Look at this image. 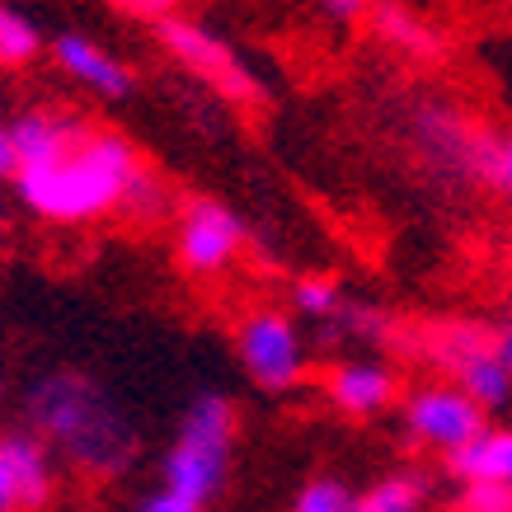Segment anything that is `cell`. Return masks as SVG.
Returning <instances> with one entry per match:
<instances>
[{
  "mask_svg": "<svg viewBox=\"0 0 512 512\" xmlns=\"http://www.w3.org/2000/svg\"><path fill=\"white\" fill-rule=\"evenodd\" d=\"M320 10H325L334 24H357V19L372 15V0H320Z\"/></svg>",
  "mask_w": 512,
  "mask_h": 512,
  "instance_id": "cb8c5ba5",
  "label": "cell"
},
{
  "mask_svg": "<svg viewBox=\"0 0 512 512\" xmlns=\"http://www.w3.org/2000/svg\"><path fill=\"white\" fill-rule=\"evenodd\" d=\"M456 512H512V489H503V484H461Z\"/></svg>",
  "mask_w": 512,
  "mask_h": 512,
  "instance_id": "ffe728a7",
  "label": "cell"
},
{
  "mask_svg": "<svg viewBox=\"0 0 512 512\" xmlns=\"http://www.w3.org/2000/svg\"><path fill=\"white\" fill-rule=\"evenodd\" d=\"M348 503H353V489L339 475H311L292 494V508L287 512H348Z\"/></svg>",
  "mask_w": 512,
  "mask_h": 512,
  "instance_id": "d6986e66",
  "label": "cell"
},
{
  "mask_svg": "<svg viewBox=\"0 0 512 512\" xmlns=\"http://www.w3.org/2000/svg\"><path fill=\"white\" fill-rule=\"evenodd\" d=\"M423 498H428V484L419 470H390L362 494H353L348 512H423Z\"/></svg>",
  "mask_w": 512,
  "mask_h": 512,
  "instance_id": "9a60e30c",
  "label": "cell"
},
{
  "mask_svg": "<svg viewBox=\"0 0 512 512\" xmlns=\"http://www.w3.org/2000/svg\"><path fill=\"white\" fill-rule=\"evenodd\" d=\"M414 141L428 165H437L442 174H456L466 184H489L494 179V146L498 137L484 132L475 118H466L461 109H442V104H428V109L414 113Z\"/></svg>",
  "mask_w": 512,
  "mask_h": 512,
  "instance_id": "9c48e42d",
  "label": "cell"
},
{
  "mask_svg": "<svg viewBox=\"0 0 512 512\" xmlns=\"http://www.w3.org/2000/svg\"><path fill=\"white\" fill-rule=\"evenodd\" d=\"M334 334H348L357 343H390L395 339V320L372 301H343V311L334 315Z\"/></svg>",
  "mask_w": 512,
  "mask_h": 512,
  "instance_id": "ac0fdd59",
  "label": "cell"
},
{
  "mask_svg": "<svg viewBox=\"0 0 512 512\" xmlns=\"http://www.w3.org/2000/svg\"><path fill=\"white\" fill-rule=\"evenodd\" d=\"M400 428L409 437V447L437 451L447 461L451 451L475 442L489 428V419L451 381H423V386L400 395Z\"/></svg>",
  "mask_w": 512,
  "mask_h": 512,
  "instance_id": "ba28073f",
  "label": "cell"
},
{
  "mask_svg": "<svg viewBox=\"0 0 512 512\" xmlns=\"http://www.w3.org/2000/svg\"><path fill=\"white\" fill-rule=\"evenodd\" d=\"M0 480L10 484L19 512H43L57 494V470H52V451L29 433H0Z\"/></svg>",
  "mask_w": 512,
  "mask_h": 512,
  "instance_id": "7c38bea8",
  "label": "cell"
},
{
  "mask_svg": "<svg viewBox=\"0 0 512 512\" xmlns=\"http://www.w3.org/2000/svg\"><path fill=\"white\" fill-rule=\"evenodd\" d=\"M372 29L381 43H390L395 52L414 57V62H442L447 57V38L442 29H433L419 10H409L400 0H372Z\"/></svg>",
  "mask_w": 512,
  "mask_h": 512,
  "instance_id": "4fadbf2b",
  "label": "cell"
},
{
  "mask_svg": "<svg viewBox=\"0 0 512 512\" xmlns=\"http://www.w3.org/2000/svg\"><path fill=\"white\" fill-rule=\"evenodd\" d=\"M15 179V146H10V123H0V184Z\"/></svg>",
  "mask_w": 512,
  "mask_h": 512,
  "instance_id": "484cf974",
  "label": "cell"
},
{
  "mask_svg": "<svg viewBox=\"0 0 512 512\" xmlns=\"http://www.w3.org/2000/svg\"><path fill=\"white\" fill-rule=\"evenodd\" d=\"M43 47H47L43 29H38L24 10H15V5H5V0H0V66H5V71L33 66Z\"/></svg>",
  "mask_w": 512,
  "mask_h": 512,
  "instance_id": "e0dca14e",
  "label": "cell"
},
{
  "mask_svg": "<svg viewBox=\"0 0 512 512\" xmlns=\"http://www.w3.org/2000/svg\"><path fill=\"white\" fill-rule=\"evenodd\" d=\"M423 357L447 372V381L466 395L484 419L503 414L512 404V376L489 348V325L484 320H447L433 325L423 339Z\"/></svg>",
  "mask_w": 512,
  "mask_h": 512,
  "instance_id": "277c9868",
  "label": "cell"
},
{
  "mask_svg": "<svg viewBox=\"0 0 512 512\" xmlns=\"http://www.w3.org/2000/svg\"><path fill=\"white\" fill-rule=\"evenodd\" d=\"M137 512H207V508H198V503L170 494V489H151V494L137 498Z\"/></svg>",
  "mask_w": 512,
  "mask_h": 512,
  "instance_id": "7402d4cb",
  "label": "cell"
},
{
  "mask_svg": "<svg viewBox=\"0 0 512 512\" xmlns=\"http://www.w3.org/2000/svg\"><path fill=\"white\" fill-rule=\"evenodd\" d=\"M109 5L132 19H146V24H160V19H170L184 10V0H109Z\"/></svg>",
  "mask_w": 512,
  "mask_h": 512,
  "instance_id": "44dd1931",
  "label": "cell"
},
{
  "mask_svg": "<svg viewBox=\"0 0 512 512\" xmlns=\"http://www.w3.org/2000/svg\"><path fill=\"white\" fill-rule=\"evenodd\" d=\"M343 301H348V292H343L339 273H301L292 282V311L315 320V325H334Z\"/></svg>",
  "mask_w": 512,
  "mask_h": 512,
  "instance_id": "2e32d148",
  "label": "cell"
},
{
  "mask_svg": "<svg viewBox=\"0 0 512 512\" xmlns=\"http://www.w3.org/2000/svg\"><path fill=\"white\" fill-rule=\"evenodd\" d=\"M489 348H494V357L503 362V372L512 376V315H503V320L489 325Z\"/></svg>",
  "mask_w": 512,
  "mask_h": 512,
  "instance_id": "d4e9b609",
  "label": "cell"
},
{
  "mask_svg": "<svg viewBox=\"0 0 512 512\" xmlns=\"http://www.w3.org/2000/svg\"><path fill=\"white\" fill-rule=\"evenodd\" d=\"M156 38L184 71H193L198 80H207L212 90L226 94V99H235V104H254V99L264 94L259 76H254L249 62L240 57V47H235L231 38H221L212 24H202V19H193V15L179 10V15L160 19Z\"/></svg>",
  "mask_w": 512,
  "mask_h": 512,
  "instance_id": "8992f818",
  "label": "cell"
},
{
  "mask_svg": "<svg viewBox=\"0 0 512 512\" xmlns=\"http://www.w3.org/2000/svg\"><path fill=\"white\" fill-rule=\"evenodd\" d=\"M325 400L343 419H381L386 409L400 404V376L386 357H339L325 372Z\"/></svg>",
  "mask_w": 512,
  "mask_h": 512,
  "instance_id": "30bf717a",
  "label": "cell"
},
{
  "mask_svg": "<svg viewBox=\"0 0 512 512\" xmlns=\"http://www.w3.org/2000/svg\"><path fill=\"white\" fill-rule=\"evenodd\" d=\"M245 245H249V226L235 207H226L221 198H207V193L179 202L174 264L184 268L188 278H221L245 254Z\"/></svg>",
  "mask_w": 512,
  "mask_h": 512,
  "instance_id": "52a82bcc",
  "label": "cell"
},
{
  "mask_svg": "<svg viewBox=\"0 0 512 512\" xmlns=\"http://www.w3.org/2000/svg\"><path fill=\"white\" fill-rule=\"evenodd\" d=\"M15 198L47 226H90L113 212L156 217L165 188L123 132L62 109H29L10 123Z\"/></svg>",
  "mask_w": 512,
  "mask_h": 512,
  "instance_id": "6da1fadb",
  "label": "cell"
},
{
  "mask_svg": "<svg viewBox=\"0 0 512 512\" xmlns=\"http://www.w3.org/2000/svg\"><path fill=\"white\" fill-rule=\"evenodd\" d=\"M235 437H240V409L226 390H198L179 414L174 442L160 456V489L207 508L231 484Z\"/></svg>",
  "mask_w": 512,
  "mask_h": 512,
  "instance_id": "3957f363",
  "label": "cell"
},
{
  "mask_svg": "<svg viewBox=\"0 0 512 512\" xmlns=\"http://www.w3.org/2000/svg\"><path fill=\"white\" fill-rule=\"evenodd\" d=\"M235 357L264 395H292L311 376V348L292 311L254 306L235 320Z\"/></svg>",
  "mask_w": 512,
  "mask_h": 512,
  "instance_id": "5b68a950",
  "label": "cell"
},
{
  "mask_svg": "<svg viewBox=\"0 0 512 512\" xmlns=\"http://www.w3.org/2000/svg\"><path fill=\"white\" fill-rule=\"evenodd\" d=\"M47 52H52L57 71H62L66 80H76L80 90H90L94 99L123 104V99H132V90H137L132 66H127L123 57H113L104 43H94V38H85V33H76V29L57 33Z\"/></svg>",
  "mask_w": 512,
  "mask_h": 512,
  "instance_id": "8fae6325",
  "label": "cell"
},
{
  "mask_svg": "<svg viewBox=\"0 0 512 512\" xmlns=\"http://www.w3.org/2000/svg\"><path fill=\"white\" fill-rule=\"evenodd\" d=\"M0 512H19L15 508V494H10V484L0 480Z\"/></svg>",
  "mask_w": 512,
  "mask_h": 512,
  "instance_id": "4316f807",
  "label": "cell"
},
{
  "mask_svg": "<svg viewBox=\"0 0 512 512\" xmlns=\"http://www.w3.org/2000/svg\"><path fill=\"white\" fill-rule=\"evenodd\" d=\"M451 480L461 484H503L512 489V428H484L475 442L447 456Z\"/></svg>",
  "mask_w": 512,
  "mask_h": 512,
  "instance_id": "5bb4252c",
  "label": "cell"
},
{
  "mask_svg": "<svg viewBox=\"0 0 512 512\" xmlns=\"http://www.w3.org/2000/svg\"><path fill=\"white\" fill-rule=\"evenodd\" d=\"M0 395H5V381H0Z\"/></svg>",
  "mask_w": 512,
  "mask_h": 512,
  "instance_id": "83f0119b",
  "label": "cell"
},
{
  "mask_svg": "<svg viewBox=\"0 0 512 512\" xmlns=\"http://www.w3.org/2000/svg\"><path fill=\"white\" fill-rule=\"evenodd\" d=\"M489 184H498L503 188V198L512 202V127L498 137V146H494V179Z\"/></svg>",
  "mask_w": 512,
  "mask_h": 512,
  "instance_id": "603a6c76",
  "label": "cell"
},
{
  "mask_svg": "<svg viewBox=\"0 0 512 512\" xmlns=\"http://www.w3.org/2000/svg\"><path fill=\"white\" fill-rule=\"evenodd\" d=\"M33 437L94 480H113L137 461V428L123 404L85 372H47L24 395Z\"/></svg>",
  "mask_w": 512,
  "mask_h": 512,
  "instance_id": "7a4b0ae2",
  "label": "cell"
}]
</instances>
